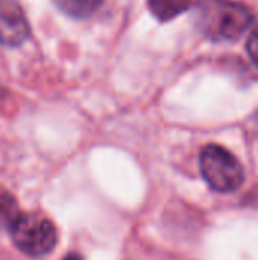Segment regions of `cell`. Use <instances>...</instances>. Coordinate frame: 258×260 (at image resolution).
I'll use <instances>...</instances> for the list:
<instances>
[{"instance_id": "5", "label": "cell", "mask_w": 258, "mask_h": 260, "mask_svg": "<svg viewBox=\"0 0 258 260\" xmlns=\"http://www.w3.org/2000/svg\"><path fill=\"white\" fill-rule=\"evenodd\" d=\"M65 15L78 20L93 17L103 5V0H53Z\"/></svg>"}, {"instance_id": "2", "label": "cell", "mask_w": 258, "mask_h": 260, "mask_svg": "<svg viewBox=\"0 0 258 260\" xmlns=\"http://www.w3.org/2000/svg\"><path fill=\"white\" fill-rule=\"evenodd\" d=\"M9 233L14 245L29 257H43L58 244L55 224L41 213H20Z\"/></svg>"}, {"instance_id": "7", "label": "cell", "mask_w": 258, "mask_h": 260, "mask_svg": "<svg viewBox=\"0 0 258 260\" xmlns=\"http://www.w3.org/2000/svg\"><path fill=\"white\" fill-rule=\"evenodd\" d=\"M17 200L3 187H0V230H9L20 215Z\"/></svg>"}, {"instance_id": "4", "label": "cell", "mask_w": 258, "mask_h": 260, "mask_svg": "<svg viewBox=\"0 0 258 260\" xmlns=\"http://www.w3.org/2000/svg\"><path fill=\"white\" fill-rule=\"evenodd\" d=\"M29 23L15 0H0V44L17 47L29 37Z\"/></svg>"}, {"instance_id": "9", "label": "cell", "mask_w": 258, "mask_h": 260, "mask_svg": "<svg viewBox=\"0 0 258 260\" xmlns=\"http://www.w3.org/2000/svg\"><path fill=\"white\" fill-rule=\"evenodd\" d=\"M64 260H82V257H81L78 253H70L68 256H65V259Z\"/></svg>"}, {"instance_id": "3", "label": "cell", "mask_w": 258, "mask_h": 260, "mask_svg": "<svg viewBox=\"0 0 258 260\" xmlns=\"http://www.w3.org/2000/svg\"><path fill=\"white\" fill-rule=\"evenodd\" d=\"M199 166L204 180L217 192H234L245 181L242 163L219 145H207L202 149Z\"/></svg>"}, {"instance_id": "1", "label": "cell", "mask_w": 258, "mask_h": 260, "mask_svg": "<svg viewBox=\"0 0 258 260\" xmlns=\"http://www.w3.org/2000/svg\"><path fill=\"white\" fill-rule=\"evenodd\" d=\"M196 23L201 32L214 41H234L249 29L252 14L231 0H201L196 8Z\"/></svg>"}, {"instance_id": "8", "label": "cell", "mask_w": 258, "mask_h": 260, "mask_svg": "<svg viewBox=\"0 0 258 260\" xmlns=\"http://www.w3.org/2000/svg\"><path fill=\"white\" fill-rule=\"evenodd\" d=\"M248 52H249L252 61L258 66V26L252 30V34L248 40Z\"/></svg>"}, {"instance_id": "10", "label": "cell", "mask_w": 258, "mask_h": 260, "mask_svg": "<svg viewBox=\"0 0 258 260\" xmlns=\"http://www.w3.org/2000/svg\"><path fill=\"white\" fill-rule=\"evenodd\" d=\"M255 123H257V126H258V114L255 116Z\"/></svg>"}, {"instance_id": "6", "label": "cell", "mask_w": 258, "mask_h": 260, "mask_svg": "<svg viewBox=\"0 0 258 260\" xmlns=\"http://www.w3.org/2000/svg\"><path fill=\"white\" fill-rule=\"evenodd\" d=\"M148 6L160 21H169L187 11L190 0H148Z\"/></svg>"}]
</instances>
